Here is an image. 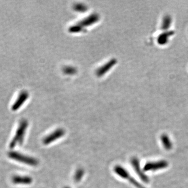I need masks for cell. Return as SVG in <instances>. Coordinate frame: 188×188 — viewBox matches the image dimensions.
<instances>
[{
	"label": "cell",
	"instance_id": "obj_1",
	"mask_svg": "<svg viewBox=\"0 0 188 188\" xmlns=\"http://www.w3.org/2000/svg\"><path fill=\"white\" fill-rule=\"evenodd\" d=\"M28 125V122L26 120L24 119L20 122L19 126L15 134L10 143V148H13L17 145H21L23 144Z\"/></svg>",
	"mask_w": 188,
	"mask_h": 188
},
{
	"label": "cell",
	"instance_id": "obj_2",
	"mask_svg": "<svg viewBox=\"0 0 188 188\" xmlns=\"http://www.w3.org/2000/svg\"><path fill=\"white\" fill-rule=\"evenodd\" d=\"M8 156L12 160L25 163L28 165L36 166L39 164V161L36 158L24 155L18 152L11 151L8 153Z\"/></svg>",
	"mask_w": 188,
	"mask_h": 188
},
{
	"label": "cell",
	"instance_id": "obj_3",
	"mask_svg": "<svg viewBox=\"0 0 188 188\" xmlns=\"http://www.w3.org/2000/svg\"><path fill=\"white\" fill-rule=\"evenodd\" d=\"M114 171L118 176H119L122 178L127 179V180L129 181L132 184H133L137 188H145L144 186L141 185L138 181H137L135 179L131 177V175L128 173V171L121 166H116L114 168Z\"/></svg>",
	"mask_w": 188,
	"mask_h": 188
},
{
	"label": "cell",
	"instance_id": "obj_4",
	"mask_svg": "<svg viewBox=\"0 0 188 188\" xmlns=\"http://www.w3.org/2000/svg\"><path fill=\"white\" fill-rule=\"evenodd\" d=\"M65 131L64 130L61 128L57 129L44 138L43 143L45 145L50 144L54 141H57L58 139H60L65 135Z\"/></svg>",
	"mask_w": 188,
	"mask_h": 188
},
{
	"label": "cell",
	"instance_id": "obj_5",
	"mask_svg": "<svg viewBox=\"0 0 188 188\" xmlns=\"http://www.w3.org/2000/svg\"><path fill=\"white\" fill-rule=\"evenodd\" d=\"M168 166L165 160H160L156 162H149L145 165L143 170L145 171H155L159 169L165 168Z\"/></svg>",
	"mask_w": 188,
	"mask_h": 188
},
{
	"label": "cell",
	"instance_id": "obj_6",
	"mask_svg": "<svg viewBox=\"0 0 188 188\" xmlns=\"http://www.w3.org/2000/svg\"><path fill=\"white\" fill-rule=\"evenodd\" d=\"M131 163L133 168L135 170V172L137 173V174L139 175L140 178L141 179H142V180L144 181L145 183H148L150 181L149 178L147 176L145 175L144 173H143L142 170H141L139 160L137 157L132 158Z\"/></svg>",
	"mask_w": 188,
	"mask_h": 188
},
{
	"label": "cell",
	"instance_id": "obj_7",
	"mask_svg": "<svg viewBox=\"0 0 188 188\" xmlns=\"http://www.w3.org/2000/svg\"><path fill=\"white\" fill-rule=\"evenodd\" d=\"M28 98V94L27 91H23L22 93H21L18 98L15 101V102L14 103L13 106H12V110L13 111L18 110L26 101Z\"/></svg>",
	"mask_w": 188,
	"mask_h": 188
},
{
	"label": "cell",
	"instance_id": "obj_8",
	"mask_svg": "<svg viewBox=\"0 0 188 188\" xmlns=\"http://www.w3.org/2000/svg\"><path fill=\"white\" fill-rule=\"evenodd\" d=\"M12 183L15 184H31L32 183V179L29 176H15L12 179Z\"/></svg>",
	"mask_w": 188,
	"mask_h": 188
},
{
	"label": "cell",
	"instance_id": "obj_9",
	"mask_svg": "<svg viewBox=\"0 0 188 188\" xmlns=\"http://www.w3.org/2000/svg\"><path fill=\"white\" fill-rule=\"evenodd\" d=\"M175 34L173 31H167L162 33L157 38V42L158 44L160 45H163L167 44L168 41L169 37L173 36Z\"/></svg>",
	"mask_w": 188,
	"mask_h": 188
},
{
	"label": "cell",
	"instance_id": "obj_10",
	"mask_svg": "<svg viewBox=\"0 0 188 188\" xmlns=\"http://www.w3.org/2000/svg\"><path fill=\"white\" fill-rule=\"evenodd\" d=\"M116 62L117 61L115 59H113L112 60H111L109 62L107 63L106 64H105V65H104L101 68H99L97 71V74L99 76L102 75L104 73L107 72L108 70H109L110 68H112V66H114L116 64Z\"/></svg>",
	"mask_w": 188,
	"mask_h": 188
},
{
	"label": "cell",
	"instance_id": "obj_11",
	"mask_svg": "<svg viewBox=\"0 0 188 188\" xmlns=\"http://www.w3.org/2000/svg\"><path fill=\"white\" fill-rule=\"evenodd\" d=\"M161 141H162V144L163 145V147H165L166 150H171L173 145L168 135L166 134L162 135L161 137Z\"/></svg>",
	"mask_w": 188,
	"mask_h": 188
},
{
	"label": "cell",
	"instance_id": "obj_12",
	"mask_svg": "<svg viewBox=\"0 0 188 188\" xmlns=\"http://www.w3.org/2000/svg\"><path fill=\"white\" fill-rule=\"evenodd\" d=\"M171 22H172V18L171 16L168 15H166L163 17V22H162V30H167L169 28L170 25H171Z\"/></svg>",
	"mask_w": 188,
	"mask_h": 188
},
{
	"label": "cell",
	"instance_id": "obj_13",
	"mask_svg": "<svg viewBox=\"0 0 188 188\" xmlns=\"http://www.w3.org/2000/svg\"><path fill=\"white\" fill-rule=\"evenodd\" d=\"M84 175V170L82 168L76 170L74 176V180L76 183L80 182Z\"/></svg>",
	"mask_w": 188,
	"mask_h": 188
},
{
	"label": "cell",
	"instance_id": "obj_14",
	"mask_svg": "<svg viewBox=\"0 0 188 188\" xmlns=\"http://www.w3.org/2000/svg\"><path fill=\"white\" fill-rule=\"evenodd\" d=\"M98 19V17L97 16H91L88 18H87L86 19H85L84 21H82L80 23V25H82V26H88V25H90L91 24L95 23L96 21H97Z\"/></svg>",
	"mask_w": 188,
	"mask_h": 188
},
{
	"label": "cell",
	"instance_id": "obj_15",
	"mask_svg": "<svg viewBox=\"0 0 188 188\" xmlns=\"http://www.w3.org/2000/svg\"><path fill=\"white\" fill-rule=\"evenodd\" d=\"M64 188H69V187H68V186H66V187H65Z\"/></svg>",
	"mask_w": 188,
	"mask_h": 188
}]
</instances>
